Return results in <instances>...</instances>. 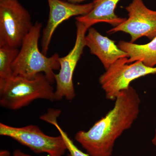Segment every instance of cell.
<instances>
[{
  "label": "cell",
  "instance_id": "6da1fadb",
  "mask_svg": "<svg viewBox=\"0 0 156 156\" xmlns=\"http://www.w3.org/2000/svg\"><path fill=\"white\" fill-rule=\"evenodd\" d=\"M114 107L87 131H78L75 138L90 156H111L115 142L138 117L140 99L131 87L120 92Z\"/></svg>",
  "mask_w": 156,
  "mask_h": 156
},
{
  "label": "cell",
  "instance_id": "7a4b0ae2",
  "mask_svg": "<svg viewBox=\"0 0 156 156\" xmlns=\"http://www.w3.org/2000/svg\"><path fill=\"white\" fill-rule=\"evenodd\" d=\"M42 27L41 23L36 22L26 37L12 64V75L31 80L42 73L52 84L55 81L54 71L60 69V57L57 53L48 57L39 50Z\"/></svg>",
  "mask_w": 156,
  "mask_h": 156
},
{
  "label": "cell",
  "instance_id": "3957f363",
  "mask_svg": "<svg viewBox=\"0 0 156 156\" xmlns=\"http://www.w3.org/2000/svg\"><path fill=\"white\" fill-rule=\"evenodd\" d=\"M51 84L42 73L31 80L14 76L0 79V105L16 110L37 99L54 101L55 90Z\"/></svg>",
  "mask_w": 156,
  "mask_h": 156
},
{
  "label": "cell",
  "instance_id": "277c9868",
  "mask_svg": "<svg viewBox=\"0 0 156 156\" xmlns=\"http://www.w3.org/2000/svg\"><path fill=\"white\" fill-rule=\"evenodd\" d=\"M34 24L18 0H0V47L19 49Z\"/></svg>",
  "mask_w": 156,
  "mask_h": 156
},
{
  "label": "cell",
  "instance_id": "5b68a950",
  "mask_svg": "<svg viewBox=\"0 0 156 156\" xmlns=\"http://www.w3.org/2000/svg\"><path fill=\"white\" fill-rule=\"evenodd\" d=\"M128 57L119 58L112 65L99 79L106 98L115 100L121 91L130 87L132 81L141 77L156 73V67L146 66L142 61L129 64Z\"/></svg>",
  "mask_w": 156,
  "mask_h": 156
},
{
  "label": "cell",
  "instance_id": "8992f818",
  "mask_svg": "<svg viewBox=\"0 0 156 156\" xmlns=\"http://www.w3.org/2000/svg\"><path fill=\"white\" fill-rule=\"evenodd\" d=\"M0 135L14 140L37 154L46 153L50 156H62L67 150L61 135H46L34 125L15 127L1 122Z\"/></svg>",
  "mask_w": 156,
  "mask_h": 156
},
{
  "label": "cell",
  "instance_id": "52a82bcc",
  "mask_svg": "<svg viewBox=\"0 0 156 156\" xmlns=\"http://www.w3.org/2000/svg\"><path fill=\"white\" fill-rule=\"evenodd\" d=\"M76 37L72 50L66 56L59 57L60 69L58 73L55 74L56 83L55 100L60 101L63 98L71 101L76 94L73 83V75L78 61L86 47L85 37L90 27L87 24L76 21Z\"/></svg>",
  "mask_w": 156,
  "mask_h": 156
},
{
  "label": "cell",
  "instance_id": "ba28073f",
  "mask_svg": "<svg viewBox=\"0 0 156 156\" xmlns=\"http://www.w3.org/2000/svg\"><path fill=\"white\" fill-rule=\"evenodd\" d=\"M126 9L128 12V19L108 33L122 31L129 34L132 43L143 37L150 40L156 37V11L147 8L143 0H132Z\"/></svg>",
  "mask_w": 156,
  "mask_h": 156
},
{
  "label": "cell",
  "instance_id": "9c48e42d",
  "mask_svg": "<svg viewBox=\"0 0 156 156\" xmlns=\"http://www.w3.org/2000/svg\"><path fill=\"white\" fill-rule=\"evenodd\" d=\"M49 15L47 25L42 32V53L47 56L51 39L59 24L71 17L84 16L94 8L95 1L84 5L73 4L62 0H47Z\"/></svg>",
  "mask_w": 156,
  "mask_h": 156
},
{
  "label": "cell",
  "instance_id": "30bf717a",
  "mask_svg": "<svg viewBox=\"0 0 156 156\" xmlns=\"http://www.w3.org/2000/svg\"><path fill=\"white\" fill-rule=\"evenodd\" d=\"M85 37L86 46L90 52L97 56L107 70L119 58L128 57V54L120 49L115 41L101 35L95 28L90 27Z\"/></svg>",
  "mask_w": 156,
  "mask_h": 156
},
{
  "label": "cell",
  "instance_id": "8fae6325",
  "mask_svg": "<svg viewBox=\"0 0 156 156\" xmlns=\"http://www.w3.org/2000/svg\"><path fill=\"white\" fill-rule=\"evenodd\" d=\"M92 11L84 16L76 17V21L85 23L91 27L99 22L107 23L116 27L124 22L126 18L118 17L115 10L120 0H95Z\"/></svg>",
  "mask_w": 156,
  "mask_h": 156
},
{
  "label": "cell",
  "instance_id": "7c38bea8",
  "mask_svg": "<svg viewBox=\"0 0 156 156\" xmlns=\"http://www.w3.org/2000/svg\"><path fill=\"white\" fill-rule=\"evenodd\" d=\"M118 46L128 54V63L141 61L146 66L156 67V37L145 44L120 41Z\"/></svg>",
  "mask_w": 156,
  "mask_h": 156
},
{
  "label": "cell",
  "instance_id": "4fadbf2b",
  "mask_svg": "<svg viewBox=\"0 0 156 156\" xmlns=\"http://www.w3.org/2000/svg\"><path fill=\"white\" fill-rule=\"evenodd\" d=\"M19 50L10 47H0V79H7L13 76L12 66Z\"/></svg>",
  "mask_w": 156,
  "mask_h": 156
},
{
  "label": "cell",
  "instance_id": "5bb4252c",
  "mask_svg": "<svg viewBox=\"0 0 156 156\" xmlns=\"http://www.w3.org/2000/svg\"><path fill=\"white\" fill-rule=\"evenodd\" d=\"M58 117L57 116L53 115L49 118L47 120V122L55 126V128L58 130L59 134L61 135L64 140V142L67 147V150L69 152V156H89L88 154L85 153L80 150L75 145L73 140L69 138L66 132L63 131L61 127L58 125L57 122Z\"/></svg>",
  "mask_w": 156,
  "mask_h": 156
},
{
  "label": "cell",
  "instance_id": "9a60e30c",
  "mask_svg": "<svg viewBox=\"0 0 156 156\" xmlns=\"http://www.w3.org/2000/svg\"><path fill=\"white\" fill-rule=\"evenodd\" d=\"M13 156H32L27 154L24 153L23 152L21 151L20 150L16 149L14 151L13 153ZM47 156H52L48 155Z\"/></svg>",
  "mask_w": 156,
  "mask_h": 156
},
{
  "label": "cell",
  "instance_id": "2e32d148",
  "mask_svg": "<svg viewBox=\"0 0 156 156\" xmlns=\"http://www.w3.org/2000/svg\"><path fill=\"white\" fill-rule=\"evenodd\" d=\"M10 152L7 150H1L0 152V156H10Z\"/></svg>",
  "mask_w": 156,
  "mask_h": 156
},
{
  "label": "cell",
  "instance_id": "e0dca14e",
  "mask_svg": "<svg viewBox=\"0 0 156 156\" xmlns=\"http://www.w3.org/2000/svg\"><path fill=\"white\" fill-rule=\"evenodd\" d=\"M64 1L69 2L70 3H73V4H78V3L82 2L87 1V0H64Z\"/></svg>",
  "mask_w": 156,
  "mask_h": 156
},
{
  "label": "cell",
  "instance_id": "ac0fdd59",
  "mask_svg": "<svg viewBox=\"0 0 156 156\" xmlns=\"http://www.w3.org/2000/svg\"><path fill=\"white\" fill-rule=\"evenodd\" d=\"M152 142L153 144L156 147V129L155 132L154 136L153 139L152 140Z\"/></svg>",
  "mask_w": 156,
  "mask_h": 156
}]
</instances>
